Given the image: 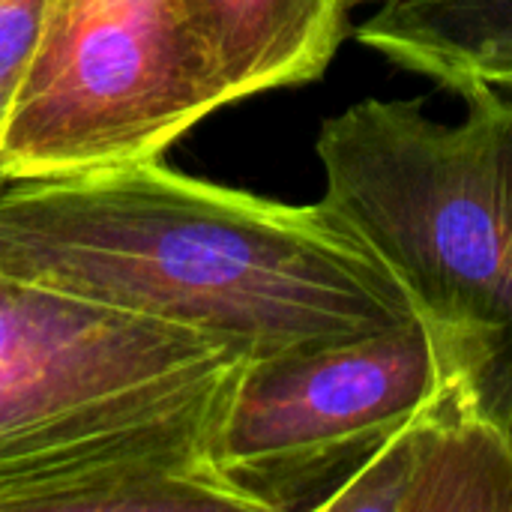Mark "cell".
Instances as JSON below:
<instances>
[{
    "label": "cell",
    "mask_w": 512,
    "mask_h": 512,
    "mask_svg": "<svg viewBox=\"0 0 512 512\" xmlns=\"http://www.w3.org/2000/svg\"><path fill=\"white\" fill-rule=\"evenodd\" d=\"M3 180H6V174H3V168H0V183H3Z\"/></svg>",
    "instance_id": "cell-10"
},
{
    "label": "cell",
    "mask_w": 512,
    "mask_h": 512,
    "mask_svg": "<svg viewBox=\"0 0 512 512\" xmlns=\"http://www.w3.org/2000/svg\"><path fill=\"white\" fill-rule=\"evenodd\" d=\"M225 105L183 0H48L0 168L21 180L159 159Z\"/></svg>",
    "instance_id": "cell-5"
},
{
    "label": "cell",
    "mask_w": 512,
    "mask_h": 512,
    "mask_svg": "<svg viewBox=\"0 0 512 512\" xmlns=\"http://www.w3.org/2000/svg\"><path fill=\"white\" fill-rule=\"evenodd\" d=\"M315 512H512V417L492 402V372L456 378Z\"/></svg>",
    "instance_id": "cell-6"
},
{
    "label": "cell",
    "mask_w": 512,
    "mask_h": 512,
    "mask_svg": "<svg viewBox=\"0 0 512 512\" xmlns=\"http://www.w3.org/2000/svg\"><path fill=\"white\" fill-rule=\"evenodd\" d=\"M249 363L0 270V512H249L219 465Z\"/></svg>",
    "instance_id": "cell-2"
},
{
    "label": "cell",
    "mask_w": 512,
    "mask_h": 512,
    "mask_svg": "<svg viewBox=\"0 0 512 512\" xmlns=\"http://www.w3.org/2000/svg\"><path fill=\"white\" fill-rule=\"evenodd\" d=\"M504 360L462 324L414 321L252 360L219 432V465L249 512L309 510L456 378Z\"/></svg>",
    "instance_id": "cell-4"
},
{
    "label": "cell",
    "mask_w": 512,
    "mask_h": 512,
    "mask_svg": "<svg viewBox=\"0 0 512 512\" xmlns=\"http://www.w3.org/2000/svg\"><path fill=\"white\" fill-rule=\"evenodd\" d=\"M507 93H512V87H507Z\"/></svg>",
    "instance_id": "cell-11"
},
{
    "label": "cell",
    "mask_w": 512,
    "mask_h": 512,
    "mask_svg": "<svg viewBox=\"0 0 512 512\" xmlns=\"http://www.w3.org/2000/svg\"><path fill=\"white\" fill-rule=\"evenodd\" d=\"M366 0H183L186 18L234 102L318 81Z\"/></svg>",
    "instance_id": "cell-7"
},
{
    "label": "cell",
    "mask_w": 512,
    "mask_h": 512,
    "mask_svg": "<svg viewBox=\"0 0 512 512\" xmlns=\"http://www.w3.org/2000/svg\"><path fill=\"white\" fill-rule=\"evenodd\" d=\"M456 123L360 99L321 123L324 204L417 306L512 354V93L474 90Z\"/></svg>",
    "instance_id": "cell-3"
},
{
    "label": "cell",
    "mask_w": 512,
    "mask_h": 512,
    "mask_svg": "<svg viewBox=\"0 0 512 512\" xmlns=\"http://www.w3.org/2000/svg\"><path fill=\"white\" fill-rule=\"evenodd\" d=\"M0 270L249 360L378 336L423 312L324 201L261 198L159 159L6 177Z\"/></svg>",
    "instance_id": "cell-1"
},
{
    "label": "cell",
    "mask_w": 512,
    "mask_h": 512,
    "mask_svg": "<svg viewBox=\"0 0 512 512\" xmlns=\"http://www.w3.org/2000/svg\"><path fill=\"white\" fill-rule=\"evenodd\" d=\"M48 0H0V132L33 60Z\"/></svg>",
    "instance_id": "cell-9"
},
{
    "label": "cell",
    "mask_w": 512,
    "mask_h": 512,
    "mask_svg": "<svg viewBox=\"0 0 512 512\" xmlns=\"http://www.w3.org/2000/svg\"><path fill=\"white\" fill-rule=\"evenodd\" d=\"M354 36L462 99L512 87V0H381Z\"/></svg>",
    "instance_id": "cell-8"
}]
</instances>
